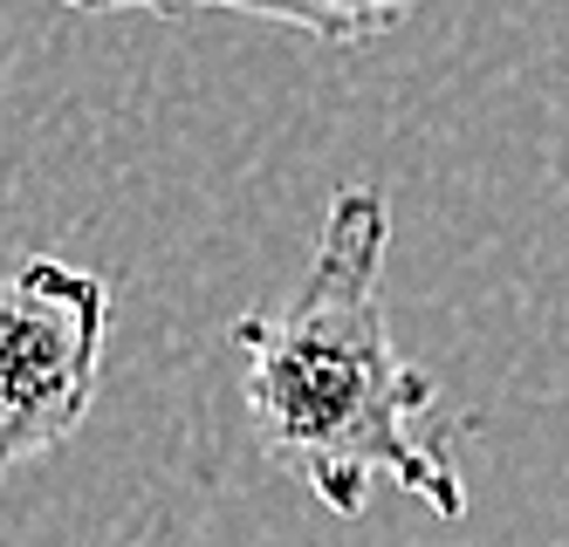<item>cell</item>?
<instances>
[{"mask_svg": "<svg viewBox=\"0 0 569 547\" xmlns=\"http://www.w3.org/2000/svg\"><path fill=\"white\" fill-rule=\"evenodd\" d=\"M385 192L343 185L322 213L302 287L281 308L233 315V350L248 356V425L274 466L343 520L363 514L378 479L405 486L439 520H460L467 479L453 452L426 438L439 391L419 363H405L385 322Z\"/></svg>", "mask_w": 569, "mask_h": 547, "instance_id": "1", "label": "cell"}, {"mask_svg": "<svg viewBox=\"0 0 569 547\" xmlns=\"http://www.w3.org/2000/svg\"><path fill=\"white\" fill-rule=\"evenodd\" d=\"M110 343V281L69 261H21L0 281V479L56 452L90 417Z\"/></svg>", "mask_w": 569, "mask_h": 547, "instance_id": "2", "label": "cell"}, {"mask_svg": "<svg viewBox=\"0 0 569 547\" xmlns=\"http://www.w3.org/2000/svg\"><path fill=\"white\" fill-rule=\"evenodd\" d=\"M69 8H144V14H254L274 28H296L309 41H330V49H363V41L391 34L419 0H69Z\"/></svg>", "mask_w": 569, "mask_h": 547, "instance_id": "3", "label": "cell"}]
</instances>
